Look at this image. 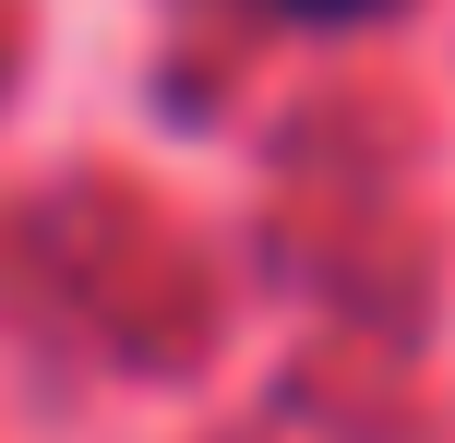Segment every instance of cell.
Segmentation results:
<instances>
[{
	"mask_svg": "<svg viewBox=\"0 0 455 443\" xmlns=\"http://www.w3.org/2000/svg\"><path fill=\"white\" fill-rule=\"evenodd\" d=\"M275 12H299V24H360V12H395V0H275Z\"/></svg>",
	"mask_w": 455,
	"mask_h": 443,
	"instance_id": "6da1fadb",
	"label": "cell"
}]
</instances>
